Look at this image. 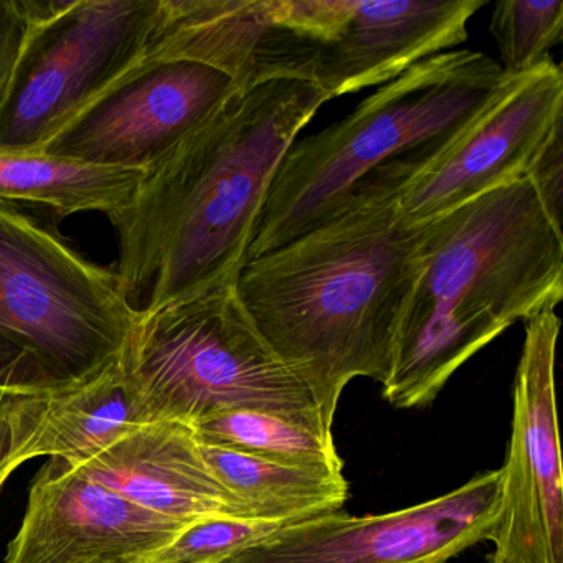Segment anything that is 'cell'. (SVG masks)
<instances>
[{
  "mask_svg": "<svg viewBox=\"0 0 563 563\" xmlns=\"http://www.w3.org/2000/svg\"><path fill=\"white\" fill-rule=\"evenodd\" d=\"M199 444L217 479L256 519L301 522L338 512L349 499V483L341 471L279 463L232 448Z\"/></svg>",
  "mask_w": 563,
  "mask_h": 563,
  "instance_id": "ac0fdd59",
  "label": "cell"
},
{
  "mask_svg": "<svg viewBox=\"0 0 563 563\" xmlns=\"http://www.w3.org/2000/svg\"><path fill=\"white\" fill-rule=\"evenodd\" d=\"M563 130L553 134L552 140L543 147L542 153L533 161L527 173V179L532 184L539 196L547 216L556 227L562 229V197H563Z\"/></svg>",
  "mask_w": 563,
  "mask_h": 563,
  "instance_id": "7402d4cb",
  "label": "cell"
},
{
  "mask_svg": "<svg viewBox=\"0 0 563 563\" xmlns=\"http://www.w3.org/2000/svg\"><path fill=\"white\" fill-rule=\"evenodd\" d=\"M560 325L555 311L526 322L489 563H563V474L555 400Z\"/></svg>",
  "mask_w": 563,
  "mask_h": 563,
  "instance_id": "30bf717a",
  "label": "cell"
},
{
  "mask_svg": "<svg viewBox=\"0 0 563 563\" xmlns=\"http://www.w3.org/2000/svg\"><path fill=\"white\" fill-rule=\"evenodd\" d=\"M235 283L140 314L123 355L137 420L194 424L260 410L332 437L308 385L256 331Z\"/></svg>",
  "mask_w": 563,
  "mask_h": 563,
  "instance_id": "8992f818",
  "label": "cell"
},
{
  "mask_svg": "<svg viewBox=\"0 0 563 563\" xmlns=\"http://www.w3.org/2000/svg\"><path fill=\"white\" fill-rule=\"evenodd\" d=\"M328 101L308 81L235 90L147 170L111 219L114 273L140 314L236 282L279 163Z\"/></svg>",
  "mask_w": 563,
  "mask_h": 563,
  "instance_id": "7a4b0ae2",
  "label": "cell"
},
{
  "mask_svg": "<svg viewBox=\"0 0 563 563\" xmlns=\"http://www.w3.org/2000/svg\"><path fill=\"white\" fill-rule=\"evenodd\" d=\"M506 77H520L552 60L563 34L562 0H504L489 25Z\"/></svg>",
  "mask_w": 563,
  "mask_h": 563,
  "instance_id": "ffe728a7",
  "label": "cell"
},
{
  "mask_svg": "<svg viewBox=\"0 0 563 563\" xmlns=\"http://www.w3.org/2000/svg\"><path fill=\"white\" fill-rule=\"evenodd\" d=\"M563 130V75L553 60L507 77L496 97L443 147L405 157L398 212L423 225L523 179Z\"/></svg>",
  "mask_w": 563,
  "mask_h": 563,
  "instance_id": "ba28073f",
  "label": "cell"
},
{
  "mask_svg": "<svg viewBox=\"0 0 563 563\" xmlns=\"http://www.w3.org/2000/svg\"><path fill=\"white\" fill-rule=\"evenodd\" d=\"M161 0H29V31L0 104V150L41 151L143 62Z\"/></svg>",
  "mask_w": 563,
  "mask_h": 563,
  "instance_id": "52a82bcc",
  "label": "cell"
},
{
  "mask_svg": "<svg viewBox=\"0 0 563 563\" xmlns=\"http://www.w3.org/2000/svg\"><path fill=\"white\" fill-rule=\"evenodd\" d=\"M499 517L500 470H493L394 512L338 510L288 523L217 563H446L493 539Z\"/></svg>",
  "mask_w": 563,
  "mask_h": 563,
  "instance_id": "9c48e42d",
  "label": "cell"
},
{
  "mask_svg": "<svg viewBox=\"0 0 563 563\" xmlns=\"http://www.w3.org/2000/svg\"><path fill=\"white\" fill-rule=\"evenodd\" d=\"M70 466L143 509L184 526L220 517L256 519L210 471L190 424H140Z\"/></svg>",
  "mask_w": 563,
  "mask_h": 563,
  "instance_id": "9a60e30c",
  "label": "cell"
},
{
  "mask_svg": "<svg viewBox=\"0 0 563 563\" xmlns=\"http://www.w3.org/2000/svg\"><path fill=\"white\" fill-rule=\"evenodd\" d=\"M140 312L114 269L0 202V387L47 395L117 364Z\"/></svg>",
  "mask_w": 563,
  "mask_h": 563,
  "instance_id": "5b68a950",
  "label": "cell"
},
{
  "mask_svg": "<svg viewBox=\"0 0 563 563\" xmlns=\"http://www.w3.org/2000/svg\"><path fill=\"white\" fill-rule=\"evenodd\" d=\"M200 443L232 448L279 463L344 470L334 438L260 410H227L190 424Z\"/></svg>",
  "mask_w": 563,
  "mask_h": 563,
  "instance_id": "d6986e66",
  "label": "cell"
},
{
  "mask_svg": "<svg viewBox=\"0 0 563 563\" xmlns=\"http://www.w3.org/2000/svg\"><path fill=\"white\" fill-rule=\"evenodd\" d=\"M173 60L207 65L240 91L311 84L312 42L295 0H161L143 62Z\"/></svg>",
  "mask_w": 563,
  "mask_h": 563,
  "instance_id": "4fadbf2b",
  "label": "cell"
},
{
  "mask_svg": "<svg viewBox=\"0 0 563 563\" xmlns=\"http://www.w3.org/2000/svg\"><path fill=\"white\" fill-rule=\"evenodd\" d=\"M21 391L0 387V490L18 471L14 464V398Z\"/></svg>",
  "mask_w": 563,
  "mask_h": 563,
  "instance_id": "cb8c5ba5",
  "label": "cell"
},
{
  "mask_svg": "<svg viewBox=\"0 0 563 563\" xmlns=\"http://www.w3.org/2000/svg\"><path fill=\"white\" fill-rule=\"evenodd\" d=\"M483 0H319L311 84L332 98L395 80L466 42Z\"/></svg>",
  "mask_w": 563,
  "mask_h": 563,
  "instance_id": "7c38bea8",
  "label": "cell"
},
{
  "mask_svg": "<svg viewBox=\"0 0 563 563\" xmlns=\"http://www.w3.org/2000/svg\"><path fill=\"white\" fill-rule=\"evenodd\" d=\"M285 526L288 523L240 517L202 520L133 563H217Z\"/></svg>",
  "mask_w": 563,
  "mask_h": 563,
  "instance_id": "44dd1931",
  "label": "cell"
},
{
  "mask_svg": "<svg viewBox=\"0 0 563 563\" xmlns=\"http://www.w3.org/2000/svg\"><path fill=\"white\" fill-rule=\"evenodd\" d=\"M29 31V0H0V104L8 95Z\"/></svg>",
  "mask_w": 563,
  "mask_h": 563,
  "instance_id": "603a6c76",
  "label": "cell"
},
{
  "mask_svg": "<svg viewBox=\"0 0 563 563\" xmlns=\"http://www.w3.org/2000/svg\"><path fill=\"white\" fill-rule=\"evenodd\" d=\"M190 526L174 522L48 457L4 563H133Z\"/></svg>",
  "mask_w": 563,
  "mask_h": 563,
  "instance_id": "5bb4252c",
  "label": "cell"
},
{
  "mask_svg": "<svg viewBox=\"0 0 563 563\" xmlns=\"http://www.w3.org/2000/svg\"><path fill=\"white\" fill-rule=\"evenodd\" d=\"M14 421L18 470L42 456L80 463L141 424L123 357L80 387L15 395Z\"/></svg>",
  "mask_w": 563,
  "mask_h": 563,
  "instance_id": "2e32d148",
  "label": "cell"
},
{
  "mask_svg": "<svg viewBox=\"0 0 563 563\" xmlns=\"http://www.w3.org/2000/svg\"><path fill=\"white\" fill-rule=\"evenodd\" d=\"M235 90L229 77L207 65L141 62L41 151L77 163L147 173Z\"/></svg>",
  "mask_w": 563,
  "mask_h": 563,
  "instance_id": "8fae6325",
  "label": "cell"
},
{
  "mask_svg": "<svg viewBox=\"0 0 563 563\" xmlns=\"http://www.w3.org/2000/svg\"><path fill=\"white\" fill-rule=\"evenodd\" d=\"M405 159L365 176L321 225L246 260L236 295L276 355L308 385L325 427L354 378L387 382L428 223L398 212Z\"/></svg>",
  "mask_w": 563,
  "mask_h": 563,
  "instance_id": "6da1fadb",
  "label": "cell"
},
{
  "mask_svg": "<svg viewBox=\"0 0 563 563\" xmlns=\"http://www.w3.org/2000/svg\"><path fill=\"white\" fill-rule=\"evenodd\" d=\"M562 296V229L527 177L431 220L385 400L428 407L497 335L555 311Z\"/></svg>",
  "mask_w": 563,
  "mask_h": 563,
  "instance_id": "3957f363",
  "label": "cell"
},
{
  "mask_svg": "<svg viewBox=\"0 0 563 563\" xmlns=\"http://www.w3.org/2000/svg\"><path fill=\"white\" fill-rule=\"evenodd\" d=\"M506 80L483 52H443L385 84L338 123L295 141L269 183L249 260L321 225L378 167L446 146Z\"/></svg>",
  "mask_w": 563,
  "mask_h": 563,
  "instance_id": "277c9868",
  "label": "cell"
},
{
  "mask_svg": "<svg viewBox=\"0 0 563 563\" xmlns=\"http://www.w3.org/2000/svg\"><path fill=\"white\" fill-rule=\"evenodd\" d=\"M146 170L93 166L42 151L0 150V202L32 203L60 217L81 212L120 216L131 206Z\"/></svg>",
  "mask_w": 563,
  "mask_h": 563,
  "instance_id": "e0dca14e",
  "label": "cell"
}]
</instances>
